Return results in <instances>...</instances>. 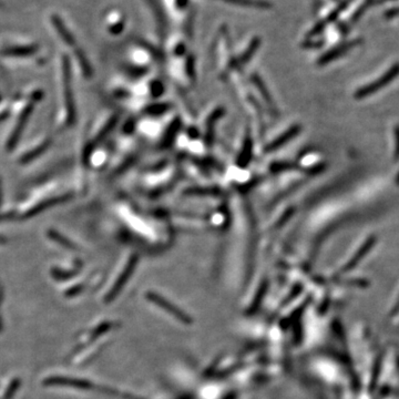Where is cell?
<instances>
[{
    "mask_svg": "<svg viewBox=\"0 0 399 399\" xmlns=\"http://www.w3.org/2000/svg\"><path fill=\"white\" fill-rule=\"evenodd\" d=\"M148 298L153 304H156L158 307H161L167 313H169L170 315L178 318V321L182 322L184 324L191 323V317H190L188 314L182 312V309H180L179 307L174 305V304L169 302L168 299H166L164 297L158 295V294H156V293H148Z\"/></svg>",
    "mask_w": 399,
    "mask_h": 399,
    "instance_id": "1",
    "label": "cell"
},
{
    "mask_svg": "<svg viewBox=\"0 0 399 399\" xmlns=\"http://www.w3.org/2000/svg\"><path fill=\"white\" fill-rule=\"evenodd\" d=\"M44 385L47 386H68V387H74V388H81V389H92L94 385L87 381H82V379L77 378H70V377H61V376H53L49 377L44 381Z\"/></svg>",
    "mask_w": 399,
    "mask_h": 399,
    "instance_id": "2",
    "label": "cell"
},
{
    "mask_svg": "<svg viewBox=\"0 0 399 399\" xmlns=\"http://www.w3.org/2000/svg\"><path fill=\"white\" fill-rule=\"evenodd\" d=\"M134 264H136V259H133V261H131L128 264V267L126 269V272H123L121 274V276H120L119 281L117 282L116 285H114V287L111 289V292H110L109 296H108V301H112V299L114 298V296H116L117 294L120 292V289L122 288V286L124 285V283H126L127 279L129 278V274L131 273L132 267H134Z\"/></svg>",
    "mask_w": 399,
    "mask_h": 399,
    "instance_id": "3",
    "label": "cell"
},
{
    "mask_svg": "<svg viewBox=\"0 0 399 399\" xmlns=\"http://www.w3.org/2000/svg\"><path fill=\"white\" fill-rule=\"evenodd\" d=\"M398 71H399V68L398 67H396L395 69L394 70H392L391 72H388L385 77H384V79L382 80V81H379V82H377V83H374V84H372V86H368L367 88H366V90H365V93L367 94V93H371V92H374V91H376V90H378L379 89V87L381 86H385L386 83H388L389 81H391V80L396 76V74L398 73Z\"/></svg>",
    "mask_w": 399,
    "mask_h": 399,
    "instance_id": "4",
    "label": "cell"
}]
</instances>
